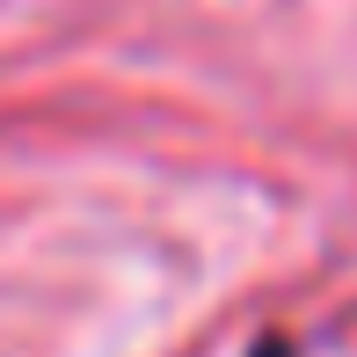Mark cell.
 I'll return each mask as SVG.
<instances>
[{
    "mask_svg": "<svg viewBox=\"0 0 357 357\" xmlns=\"http://www.w3.org/2000/svg\"><path fill=\"white\" fill-rule=\"evenodd\" d=\"M255 357H284V350H278V343H263V350H255Z\"/></svg>",
    "mask_w": 357,
    "mask_h": 357,
    "instance_id": "1",
    "label": "cell"
}]
</instances>
